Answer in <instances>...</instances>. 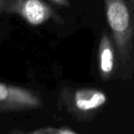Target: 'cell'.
I'll return each mask as SVG.
<instances>
[{
  "mask_svg": "<svg viewBox=\"0 0 134 134\" xmlns=\"http://www.w3.org/2000/svg\"><path fill=\"white\" fill-rule=\"evenodd\" d=\"M31 133H37V134H72V133H76L75 130H72L70 129H65V128H47V129H41V130H33Z\"/></svg>",
  "mask_w": 134,
  "mask_h": 134,
  "instance_id": "8992f818",
  "label": "cell"
},
{
  "mask_svg": "<svg viewBox=\"0 0 134 134\" xmlns=\"http://www.w3.org/2000/svg\"><path fill=\"white\" fill-rule=\"evenodd\" d=\"M107 97L103 92L92 88H81L73 93L71 105L78 113L92 112L106 103Z\"/></svg>",
  "mask_w": 134,
  "mask_h": 134,
  "instance_id": "277c9868",
  "label": "cell"
},
{
  "mask_svg": "<svg viewBox=\"0 0 134 134\" xmlns=\"http://www.w3.org/2000/svg\"><path fill=\"white\" fill-rule=\"evenodd\" d=\"M12 0H0V13L3 10H6L8 8V5L10 4Z\"/></svg>",
  "mask_w": 134,
  "mask_h": 134,
  "instance_id": "52a82bcc",
  "label": "cell"
},
{
  "mask_svg": "<svg viewBox=\"0 0 134 134\" xmlns=\"http://www.w3.org/2000/svg\"><path fill=\"white\" fill-rule=\"evenodd\" d=\"M40 106L41 100L31 91L0 82V113L30 109Z\"/></svg>",
  "mask_w": 134,
  "mask_h": 134,
  "instance_id": "7a4b0ae2",
  "label": "cell"
},
{
  "mask_svg": "<svg viewBox=\"0 0 134 134\" xmlns=\"http://www.w3.org/2000/svg\"><path fill=\"white\" fill-rule=\"evenodd\" d=\"M107 19L113 32L119 54L124 58L130 39V21L124 0H105Z\"/></svg>",
  "mask_w": 134,
  "mask_h": 134,
  "instance_id": "6da1fadb",
  "label": "cell"
},
{
  "mask_svg": "<svg viewBox=\"0 0 134 134\" xmlns=\"http://www.w3.org/2000/svg\"><path fill=\"white\" fill-rule=\"evenodd\" d=\"M52 1L57 3V4H59V5H63V6L68 5V0H52Z\"/></svg>",
  "mask_w": 134,
  "mask_h": 134,
  "instance_id": "ba28073f",
  "label": "cell"
},
{
  "mask_svg": "<svg viewBox=\"0 0 134 134\" xmlns=\"http://www.w3.org/2000/svg\"><path fill=\"white\" fill-rule=\"evenodd\" d=\"M99 65L102 76L104 78L109 76L114 66V54L111 43L105 34L102 36L99 46Z\"/></svg>",
  "mask_w": 134,
  "mask_h": 134,
  "instance_id": "5b68a950",
  "label": "cell"
},
{
  "mask_svg": "<svg viewBox=\"0 0 134 134\" xmlns=\"http://www.w3.org/2000/svg\"><path fill=\"white\" fill-rule=\"evenodd\" d=\"M6 10L19 15L32 26L43 24L52 15L50 7L41 0H12Z\"/></svg>",
  "mask_w": 134,
  "mask_h": 134,
  "instance_id": "3957f363",
  "label": "cell"
}]
</instances>
